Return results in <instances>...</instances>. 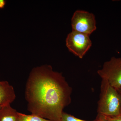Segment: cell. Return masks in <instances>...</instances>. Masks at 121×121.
<instances>
[{
    "label": "cell",
    "mask_w": 121,
    "mask_h": 121,
    "mask_svg": "<svg viewBox=\"0 0 121 121\" xmlns=\"http://www.w3.org/2000/svg\"><path fill=\"white\" fill-rule=\"evenodd\" d=\"M121 98L118 91L108 83L102 79L97 112L105 117H114L120 115Z\"/></svg>",
    "instance_id": "2"
},
{
    "label": "cell",
    "mask_w": 121,
    "mask_h": 121,
    "mask_svg": "<svg viewBox=\"0 0 121 121\" xmlns=\"http://www.w3.org/2000/svg\"><path fill=\"white\" fill-rule=\"evenodd\" d=\"M71 25L73 31L90 35L96 29L95 17L87 11L77 10L72 18Z\"/></svg>",
    "instance_id": "5"
},
{
    "label": "cell",
    "mask_w": 121,
    "mask_h": 121,
    "mask_svg": "<svg viewBox=\"0 0 121 121\" xmlns=\"http://www.w3.org/2000/svg\"><path fill=\"white\" fill-rule=\"evenodd\" d=\"M16 121H54L41 117L35 115H26L18 112V117Z\"/></svg>",
    "instance_id": "8"
},
{
    "label": "cell",
    "mask_w": 121,
    "mask_h": 121,
    "mask_svg": "<svg viewBox=\"0 0 121 121\" xmlns=\"http://www.w3.org/2000/svg\"><path fill=\"white\" fill-rule=\"evenodd\" d=\"M97 118L98 119L99 121H107L105 117L102 115L98 114Z\"/></svg>",
    "instance_id": "11"
},
{
    "label": "cell",
    "mask_w": 121,
    "mask_h": 121,
    "mask_svg": "<svg viewBox=\"0 0 121 121\" xmlns=\"http://www.w3.org/2000/svg\"><path fill=\"white\" fill-rule=\"evenodd\" d=\"M105 117L107 121H121V115L114 117Z\"/></svg>",
    "instance_id": "10"
},
{
    "label": "cell",
    "mask_w": 121,
    "mask_h": 121,
    "mask_svg": "<svg viewBox=\"0 0 121 121\" xmlns=\"http://www.w3.org/2000/svg\"><path fill=\"white\" fill-rule=\"evenodd\" d=\"M6 2V1L4 0H0V9H2L4 8Z\"/></svg>",
    "instance_id": "12"
},
{
    "label": "cell",
    "mask_w": 121,
    "mask_h": 121,
    "mask_svg": "<svg viewBox=\"0 0 121 121\" xmlns=\"http://www.w3.org/2000/svg\"><path fill=\"white\" fill-rule=\"evenodd\" d=\"M118 91L119 94H120V95H121V89H119L118 90H117ZM120 115H121V114H120Z\"/></svg>",
    "instance_id": "13"
},
{
    "label": "cell",
    "mask_w": 121,
    "mask_h": 121,
    "mask_svg": "<svg viewBox=\"0 0 121 121\" xmlns=\"http://www.w3.org/2000/svg\"></svg>",
    "instance_id": "15"
},
{
    "label": "cell",
    "mask_w": 121,
    "mask_h": 121,
    "mask_svg": "<svg viewBox=\"0 0 121 121\" xmlns=\"http://www.w3.org/2000/svg\"><path fill=\"white\" fill-rule=\"evenodd\" d=\"M2 106H0V110Z\"/></svg>",
    "instance_id": "14"
},
{
    "label": "cell",
    "mask_w": 121,
    "mask_h": 121,
    "mask_svg": "<svg viewBox=\"0 0 121 121\" xmlns=\"http://www.w3.org/2000/svg\"><path fill=\"white\" fill-rule=\"evenodd\" d=\"M101 78L117 90L121 89V58L113 57L97 71Z\"/></svg>",
    "instance_id": "3"
},
{
    "label": "cell",
    "mask_w": 121,
    "mask_h": 121,
    "mask_svg": "<svg viewBox=\"0 0 121 121\" xmlns=\"http://www.w3.org/2000/svg\"><path fill=\"white\" fill-rule=\"evenodd\" d=\"M16 98V94L13 86L7 81H0V106L11 104Z\"/></svg>",
    "instance_id": "6"
},
{
    "label": "cell",
    "mask_w": 121,
    "mask_h": 121,
    "mask_svg": "<svg viewBox=\"0 0 121 121\" xmlns=\"http://www.w3.org/2000/svg\"><path fill=\"white\" fill-rule=\"evenodd\" d=\"M18 112L11 104L2 106L0 110V121H16Z\"/></svg>",
    "instance_id": "7"
},
{
    "label": "cell",
    "mask_w": 121,
    "mask_h": 121,
    "mask_svg": "<svg viewBox=\"0 0 121 121\" xmlns=\"http://www.w3.org/2000/svg\"><path fill=\"white\" fill-rule=\"evenodd\" d=\"M60 121H99L98 118L94 121H88L79 119L73 115L63 112Z\"/></svg>",
    "instance_id": "9"
},
{
    "label": "cell",
    "mask_w": 121,
    "mask_h": 121,
    "mask_svg": "<svg viewBox=\"0 0 121 121\" xmlns=\"http://www.w3.org/2000/svg\"><path fill=\"white\" fill-rule=\"evenodd\" d=\"M66 45L70 51L82 59L91 47L92 42L89 35L72 30L68 35Z\"/></svg>",
    "instance_id": "4"
},
{
    "label": "cell",
    "mask_w": 121,
    "mask_h": 121,
    "mask_svg": "<svg viewBox=\"0 0 121 121\" xmlns=\"http://www.w3.org/2000/svg\"><path fill=\"white\" fill-rule=\"evenodd\" d=\"M72 88L62 73L44 65L33 68L26 85L25 97L32 114L60 121L64 108L70 104Z\"/></svg>",
    "instance_id": "1"
}]
</instances>
